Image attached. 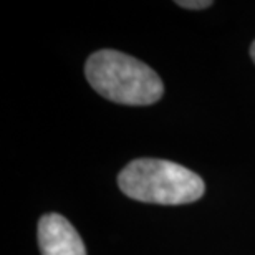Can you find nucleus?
Instances as JSON below:
<instances>
[{"instance_id": "nucleus-4", "label": "nucleus", "mask_w": 255, "mask_h": 255, "mask_svg": "<svg viewBox=\"0 0 255 255\" xmlns=\"http://www.w3.org/2000/svg\"><path fill=\"white\" fill-rule=\"evenodd\" d=\"M176 3L182 8H194V10L207 8L212 5L211 0H181V2H176Z\"/></svg>"}, {"instance_id": "nucleus-5", "label": "nucleus", "mask_w": 255, "mask_h": 255, "mask_svg": "<svg viewBox=\"0 0 255 255\" xmlns=\"http://www.w3.org/2000/svg\"><path fill=\"white\" fill-rule=\"evenodd\" d=\"M251 57H252L254 63H255V42L252 43V47H251Z\"/></svg>"}, {"instance_id": "nucleus-2", "label": "nucleus", "mask_w": 255, "mask_h": 255, "mask_svg": "<svg viewBox=\"0 0 255 255\" xmlns=\"http://www.w3.org/2000/svg\"><path fill=\"white\" fill-rule=\"evenodd\" d=\"M118 186L134 201L179 206L199 201L206 184L194 171L166 159L141 157L126 164L118 174Z\"/></svg>"}, {"instance_id": "nucleus-1", "label": "nucleus", "mask_w": 255, "mask_h": 255, "mask_svg": "<svg viewBox=\"0 0 255 255\" xmlns=\"http://www.w3.org/2000/svg\"><path fill=\"white\" fill-rule=\"evenodd\" d=\"M85 75L91 88L113 103L147 106L159 101L164 93V85L151 66L118 50L90 55Z\"/></svg>"}, {"instance_id": "nucleus-3", "label": "nucleus", "mask_w": 255, "mask_h": 255, "mask_svg": "<svg viewBox=\"0 0 255 255\" xmlns=\"http://www.w3.org/2000/svg\"><path fill=\"white\" fill-rule=\"evenodd\" d=\"M37 237L42 255H86L80 234L60 214H45L40 219Z\"/></svg>"}]
</instances>
